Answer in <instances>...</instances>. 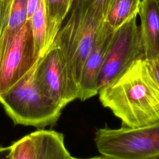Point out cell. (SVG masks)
<instances>
[{
	"label": "cell",
	"instance_id": "1",
	"mask_svg": "<svg viewBox=\"0 0 159 159\" xmlns=\"http://www.w3.org/2000/svg\"><path fill=\"white\" fill-rule=\"evenodd\" d=\"M98 94L102 105L122 126L140 127L159 120V84L145 58L135 61Z\"/></svg>",
	"mask_w": 159,
	"mask_h": 159
},
{
	"label": "cell",
	"instance_id": "2",
	"mask_svg": "<svg viewBox=\"0 0 159 159\" xmlns=\"http://www.w3.org/2000/svg\"><path fill=\"white\" fill-rule=\"evenodd\" d=\"M104 20V17L94 9L71 6L51 45L58 47L62 52L70 79L78 91L84 63Z\"/></svg>",
	"mask_w": 159,
	"mask_h": 159
},
{
	"label": "cell",
	"instance_id": "3",
	"mask_svg": "<svg viewBox=\"0 0 159 159\" xmlns=\"http://www.w3.org/2000/svg\"><path fill=\"white\" fill-rule=\"evenodd\" d=\"M34 68L0 94V104L15 124L43 128L55 124L62 109L39 89L34 78Z\"/></svg>",
	"mask_w": 159,
	"mask_h": 159
},
{
	"label": "cell",
	"instance_id": "4",
	"mask_svg": "<svg viewBox=\"0 0 159 159\" xmlns=\"http://www.w3.org/2000/svg\"><path fill=\"white\" fill-rule=\"evenodd\" d=\"M94 142L99 153L117 159L159 158V120L140 127H105L96 130Z\"/></svg>",
	"mask_w": 159,
	"mask_h": 159
},
{
	"label": "cell",
	"instance_id": "5",
	"mask_svg": "<svg viewBox=\"0 0 159 159\" xmlns=\"http://www.w3.org/2000/svg\"><path fill=\"white\" fill-rule=\"evenodd\" d=\"M35 52L30 20L18 33H0V94L17 83L36 65Z\"/></svg>",
	"mask_w": 159,
	"mask_h": 159
},
{
	"label": "cell",
	"instance_id": "6",
	"mask_svg": "<svg viewBox=\"0 0 159 159\" xmlns=\"http://www.w3.org/2000/svg\"><path fill=\"white\" fill-rule=\"evenodd\" d=\"M137 16H134L114 31L99 74V91L135 61L145 58Z\"/></svg>",
	"mask_w": 159,
	"mask_h": 159
},
{
	"label": "cell",
	"instance_id": "7",
	"mask_svg": "<svg viewBox=\"0 0 159 159\" xmlns=\"http://www.w3.org/2000/svg\"><path fill=\"white\" fill-rule=\"evenodd\" d=\"M34 78L42 93L62 109L78 98V89L70 79L66 60L58 47L51 46L39 58Z\"/></svg>",
	"mask_w": 159,
	"mask_h": 159
},
{
	"label": "cell",
	"instance_id": "8",
	"mask_svg": "<svg viewBox=\"0 0 159 159\" xmlns=\"http://www.w3.org/2000/svg\"><path fill=\"white\" fill-rule=\"evenodd\" d=\"M114 31L104 20L96 33L79 81L78 99L82 101L98 94V83L99 74Z\"/></svg>",
	"mask_w": 159,
	"mask_h": 159
},
{
	"label": "cell",
	"instance_id": "9",
	"mask_svg": "<svg viewBox=\"0 0 159 159\" xmlns=\"http://www.w3.org/2000/svg\"><path fill=\"white\" fill-rule=\"evenodd\" d=\"M138 16L145 58H159V0H142Z\"/></svg>",
	"mask_w": 159,
	"mask_h": 159
},
{
	"label": "cell",
	"instance_id": "10",
	"mask_svg": "<svg viewBox=\"0 0 159 159\" xmlns=\"http://www.w3.org/2000/svg\"><path fill=\"white\" fill-rule=\"evenodd\" d=\"M33 134L36 159H70L71 155L65 147L63 134L53 130L40 129Z\"/></svg>",
	"mask_w": 159,
	"mask_h": 159
},
{
	"label": "cell",
	"instance_id": "11",
	"mask_svg": "<svg viewBox=\"0 0 159 159\" xmlns=\"http://www.w3.org/2000/svg\"><path fill=\"white\" fill-rule=\"evenodd\" d=\"M72 2L73 0H44L48 48L66 17Z\"/></svg>",
	"mask_w": 159,
	"mask_h": 159
},
{
	"label": "cell",
	"instance_id": "12",
	"mask_svg": "<svg viewBox=\"0 0 159 159\" xmlns=\"http://www.w3.org/2000/svg\"><path fill=\"white\" fill-rule=\"evenodd\" d=\"M142 0H112L105 22L114 30L138 14Z\"/></svg>",
	"mask_w": 159,
	"mask_h": 159
},
{
	"label": "cell",
	"instance_id": "13",
	"mask_svg": "<svg viewBox=\"0 0 159 159\" xmlns=\"http://www.w3.org/2000/svg\"><path fill=\"white\" fill-rule=\"evenodd\" d=\"M37 55L41 57L48 50L47 24L44 0H40L35 12L29 20Z\"/></svg>",
	"mask_w": 159,
	"mask_h": 159
},
{
	"label": "cell",
	"instance_id": "14",
	"mask_svg": "<svg viewBox=\"0 0 159 159\" xmlns=\"http://www.w3.org/2000/svg\"><path fill=\"white\" fill-rule=\"evenodd\" d=\"M27 21V0H12L7 31L14 36L16 35Z\"/></svg>",
	"mask_w": 159,
	"mask_h": 159
},
{
	"label": "cell",
	"instance_id": "15",
	"mask_svg": "<svg viewBox=\"0 0 159 159\" xmlns=\"http://www.w3.org/2000/svg\"><path fill=\"white\" fill-rule=\"evenodd\" d=\"M11 146V159H36L37 158L33 132L14 142Z\"/></svg>",
	"mask_w": 159,
	"mask_h": 159
},
{
	"label": "cell",
	"instance_id": "16",
	"mask_svg": "<svg viewBox=\"0 0 159 159\" xmlns=\"http://www.w3.org/2000/svg\"><path fill=\"white\" fill-rule=\"evenodd\" d=\"M112 0H73L71 6H78L94 9L104 18Z\"/></svg>",
	"mask_w": 159,
	"mask_h": 159
},
{
	"label": "cell",
	"instance_id": "17",
	"mask_svg": "<svg viewBox=\"0 0 159 159\" xmlns=\"http://www.w3.org/2000/svg\"><path fill=\"white\" fill-rule=\"evenodd\" d=\"M145 60L150 71L152 72L157 82L159 84V58Z\"/></svg>",
	"mask_w": 159,
	"mask_h": 159
},
{
	"label": "cell",
	"instance_id": "18",
	"mask_svg": "<svg viewBox=\"0 0 159 159\" xmlns=\"http://www.w3.org/2000/svg\"><path fill=\"white\" fill-rule=\"evenodd\" d=\"M40 0H27V20H29L36 9Z\"/></svg>",
	"mask_w": 159,
	"mask_h": 159
},
{
	"label": "cell",
	"instance_id": "19",
	"mask_svg": "<svg viewBox=\"0 0 159 159\" xmlns=\"http://www.w3.org/2000/svg\"><path fill=\"white\" fill-rule=\"evenodd\" d=\"M11 146L0 147V159H11Z\"/></svg>",
	"mask_w": 159,
	"mask_h": 159
},
{
	"label": "cell",
	"instance_id": "20",
	"mask_svg": "<svg viewBox=\"0 0 159 159\" xmlns=\"http://www.w3.org/2000/svg\"><path fill=\"white\" fill-rule=\"evenodd\" d=\"M70 159H117L111 157H109V156H105V155H101V156H98V157H94L92 158H76L74 157L71 156Z\"/></svg>",
	"mask_w": 159,
	"mask_h": 159
}]
</instances>
